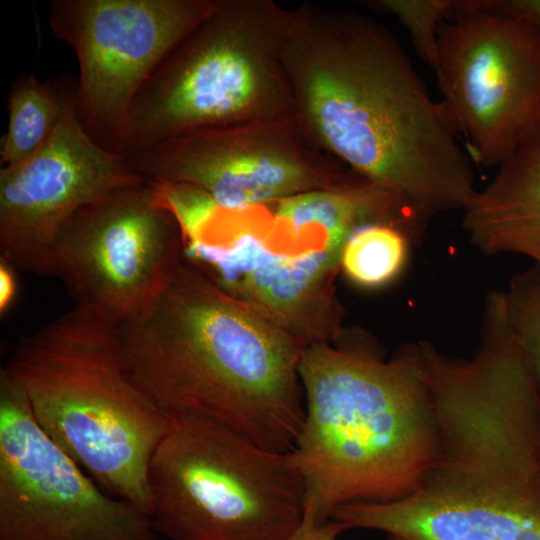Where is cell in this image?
Returning a JSON list of instances; mask_svg holds the SVG:
<instances>
[{
	"instance_id": "obj_1",
	"label": "cell",
	"mask_w": 540,
	"mask_h": 540,
	"mask_svg": "<svg viewBox=\"0 0 540 540\" xmlns=\"http://www.w3.org/2000/svg\"><path fill=\"white\" fill-rule=\"evenodd\" d=\"M419 344L437 426L428 467L406 497L331 519L410 540H540V401L503 294H487L470 357Z\"/></svg>"
},
{
	"instance_id": "obj_2",
	"label": "cell",
	"mask_w": 540,
	"mask_h": 540,
	"mask_svg": "<svg viewBox=\"0 0 540 540\" xmlns=\"http://www.w3.org/2000/svg\"><path fill=\"white\" fill-rule=\"evenodd\" d=\"M282 61L296 118L324 151L428 220L477 192L473 162L395 35L370 16L289 10Z\"/></svg>"
},
{
	"instance_id": "obj_3",
	"label": "cell",
	"mask_w": 540,
	"mask_h": 540,
	"mask_svg": "<svg viewBox=\"0 0 540 540\" xmlns=\"http://www.w3.org/2000/svg\"><path fill=\"white\" fill-rule=\"evenodd\" d=\"M133 378L169 416L195 415L292 452L305 419L303 346L186 256L157 302L117 325Z\"/></svg>"
},
{
	"instance_id": "obj_4",
	"label": "cell",
	"mask_w": 540,
	"mask_h": 540,
	"mask_svg": "<svg viewBox=\"0 0 540 540\" xmlns=\"http://www.w3.org/2000/svg\"><path fill=\"white\" fill-rule=\"evenodd\" d=\"M305 419L292 451L306 486L303 522L352 502L409 495L428 467L437 426L419 342L385 359L359 342L303 348Z\"/></svg>"
},
{
	"instance_id": "obj_5",
	"label": "cell",
	"mask_w": 540,
	"mask_h": 540,
	"mask_svg": "<svg viewBox=\"0 0 540 540\" xmlns=\"http://www.w3.org/2000/svg\"><path fill=\"white\" fill-rule=\"evenodd\" d=\"M4 368L44 432L106 493L150 516V461L171 417L130 373L116 325L75 305L22 337Z\"/></svg>"
},
{
	"instance_id": "obj_6",
	"label": "cell",
	"mask_w": 540,
	"mask_h": 540,
	"mask_svg": "<svg viewBox=\"0 0 540 540\" xmlns=\"http://www.w3.org/2000/svg\"><path fill=\"white\" fill-rule=\"evenodd\" d=\"M288 20L272 0H216L137 94L119 153L199 129L295 117L282 61Z\"/></svg>"
},
{
	"instance_id": "obj_7",
	"label": "cell",
	"mask_w": 540,
	"mask_h": 540,
	"mask_svg": "<svg viewBox=\"0 0 540 540\" xmlns=\"http://www.w3.org/2000/svg\"><path fill=\"white\" fill-rule=\"evenodd\" d=\"M150 461L151 521L169 540H294L306 486L292 452L195 415L170 416Z\"/></svg>"
},
{
	"instance_id": "obj_8",
	"label": "cell",
	"mask_w": 540,
	"mask_h": 540,
	"mask_svg": "<svg viewBox=\"0 0 540 540\" xmlns=\"http://www.w3.org/2000/svg\"><path fill=\"white\" fill-rule=\"evenodd\" d=\"M439 104L471 161L496 168L540 142V32L460 0L440 26L433 68Z\"/></svg>"
},
{
	"instance_id": "obj_9",
	"label": "cell",
	"mask_w": 540,
	"mask_h": 540,
	"mask_svg": "<svg viewBox=\"0 0 540 540\" xmlns=\"http://www.w3.org/2000/svg\"><path fill=\"white\" fill-rule=\"evenodd\" d=\"M184 258L177 219L145 181L82 207L63 224L52 276L75 305L117 326L157 302Z\"/></svg>"
},
{
	"instance_id": "obj_10",
	"label": "cell",
	"mask_w": 540,
	"mask_h": 540,
	"mask_svg": "<svg viewBox=\"0 0 540 540\" xmlns=\"http://www.w3.org/2000/svg\"><path fill=\"white\" fill-rule=\"evenodd\" d=\"M124 157L145 181L192 186L225 211L276 204L360 176L320 148L296 116L199 129Z\"/></svg>"
},
{
	"instance_id": "obj_11",
	"label": "cell",
	"mask_w": 540,
	"mask_h": 540,
	"mask_svg": "<svg viewBox=\"0 0 540 540\" xmlns=\"http://www.w3.org/2000/svg\"><path fill=\"white\" fill-rule=\"evenodd\" d=\"M149 515L106 493L40 427L0 370V540H153Z\"/></svg>"
},
{
	"instance_id": "obj_12",
	"label": "cell",
	"mask_w": 540,
	"mask_h": 540,
	"mask_svg": "<svg viewBox=\"0 0 540 540\" xmlns=\"http://www.w3.org/2000/svg\"><path fill=\"white\" fill-rule=\"evenodd\" d=\"M215 4L216 0L52 1L49 24L77 56L76 109L95 141L119 153L137 94Z\"/></svg>"
},
{
	"instance_id": "obj_13",
	"label": "cell",
	"mask_w": 540,
	"mask_h": 540,
	"mask_svg": "<svg viewBox=\"0 0 540 540\" xmlns=\"http://www.w3.org/2000/svg\"><path fill=\"white\" fill-rule=\"evenodd\" d=\"M143 182L122 154L91 137L75 94L68 93L48 142L25 161L0 169V257L26 272L52 276L63 224L82 207Z\"/></svg>"
},
{
	"instance_id": "obj_14",
	"label": "cell",
	"mask_w": 540,
	"mask_h": 540,
	"mask_svg": "<svg viewBox=\"0 0 540 540\" xmlns=\"http://www.w3.org/2000/svg\"><path fill=\"white\" fill-rule=\"evenodd\" d=\"M344 245L324 244L289 255L271 251L265 236L243 230L227 245L198 244L190 258L211 269L218 286L283 328L303 348L334 344L342 310L334 291Z\"/></svg>"
},
{
	"instance_id": "obj_15",
	"label": "cell",
	"mask_w": 540,
	"mask_h": 540,
	"mask_svg": "<svg viewBox=\"0 0 540 540\" xmlns=\"http://www.w3.org/2000/svg\"><path fill=\"white\" fill-rule=\"evenodd\" d=\"M462 211L475 248L488 256H525L540 269V142L501 163Z\"/></svg>"
},
{
	"instance_id": "obj_16",
	"label": "cell",
	"mask_w": 540,
	"mask_h": 540,
	"mask_svg": "<svg viewBox=\"0 0 540 540\" xmlns=\"http://www.w3.org/2000/svg\"><path fill=\"white\" fill-rule=\"evenodd\" d=\"M68 93L32 74L15 80L8 97V126L0 145L1 167L25 161L48 142L62 120Z\"/></svg>"
},
{
	"instance_id": "obj_17",
	"label": "cell",
	"mask_w": 540,
	"mask_h": 540,
	"mask_svg": "<svg viewBox=\"0 0 540 540\" xmlns=\"http://www.w3.org/2000/svg\"><path fill=\"white\" fill-rule=\"evenodd\" d=\"M412 239L415 237L410 232L393 223L365 224L345 243L340 268L360 287L385 286L405 268Z\"/></svg>"
},
{
	"instance_id": "obj_18",
	"label": "cell",
	"mask_w": 540,
	"mask_h": 540,
	"mask_svg": "<svg viewBox=\"0 0 540 540\" xmlns=\"http://www.w3.org/2000/svg\"><path fill=\"white\" fill-rule=\"evenodd\" d=\"M503 291L510 325L540 401V269L533 266L516 274Z\"/></svg>"
},
{
	"instance_id": "obj_19",
	"label": "cell",
	"mask_w": 540,
	"mask_h": 540,
	"mask_svg": "<svg viewBox=\"0 0 540 540\" xmlns=\"http://www.w3.org/2000/svg\"><path fill=\"white\" fill-rule=\"evenodd\" d=\"M363 5L392 15L408 31L418 56L432 69L441 24L459 8V0H369Z\"/></svg>"
},
{
	"instance_id": "obj_20",
	"label": "cell",
	"mask_w": 540,
	"mask_h": 540,
	"mask_svg": "<svg viewBox=\"0 0 540 540\" xmlns=\"http://www.w3.org/2000/svg\"><path fill=\"white\" fill-rule=\"evenodd\" d=\"M486 9L523 20L540 32V0H482Z\"/></svg>"
},
{
	"instance_id": "obj_21",
	"label": "cell",
	"mask_w": 540,
	"mask_h": 540,
	"mask_svg": "<svg viewBox=\"0 0 540 540\" xmlns=\"http://www.w3.org/2000/svg\"><path fill=\"white\" fill-rule=\"evenodd\" d=\"M346 530L339 522L329 519L320 524L303 523L294 540H337L338 535ZM388 540H410L400 536L389 535Z\"/></svg>"
},
{
	"instance_id": "obj_22",
	"label": "cell",
	"mask_w": 540,
	"mask_h": 540,
	"mask_svg": "<svg viewBox=\"0 0 540 540\" xmlns=\"http://www.w3.org/2000/svg\"><path fill=\"white\" fill-rule=\"evenodd\" d=\"M15 266L0 257V314L3 317L11 308L17 293Z\"/></svg>"
}]
</instances>
